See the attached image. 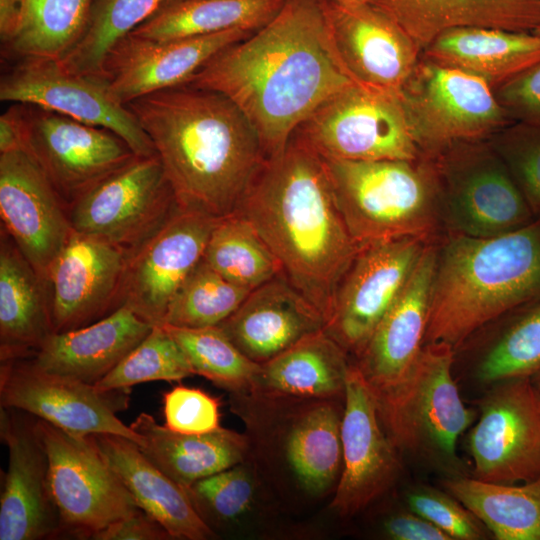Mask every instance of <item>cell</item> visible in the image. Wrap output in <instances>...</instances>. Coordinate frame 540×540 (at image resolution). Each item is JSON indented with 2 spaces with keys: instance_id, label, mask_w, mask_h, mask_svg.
I'll use <instances>...</instances> for the list:
<instances>
[{
  "instance_id": "obj_10",
  "label": "cell",
  "mask_w": 540,
  "mask_h": 540,
  "mask_svg": "<svg viewBox=\"0 0 540 540\" xmlns=\"http://www.w3.org/2000/svg\"><path fill=\"white\" fill-rule=\"evenodd\" d=\"M23 150L67 208L137 157L114 132L45 108L14 103Z\"/></svg>"
},
{
  "instance_id": "obj_3",
  "label": "cell",
  "mask_w": 540,
  "mask_h": 540,
  "mask_svg": "<svg viewBox=\"0 0 540 540\" xmlns=\"http://www.w3.org/2000/svg\"><path fill=\"white\" fill-rule=\"evenodd\" d=\"M126 107L151 139L179 208L217 219L237 211L265 155L230 99L183 84Z\"/></svg>"
},
{
  "instance_id": "obj_8",
  "label": "cell",
  "mask_w": 540,
  "mask_h": 540,
  "mask_svg": "<svg viewBox=\"0 0 540 540\" xmlns=\"http://www.w3.org/2000/svg\"><path fill=\"white\" fill-rule=\"evenodd\" d=\"M433 157L445 233L493 237L538 219L487 140L456 143Z\"/></svg>"
},
{
  "instance_id": "obj_22",
  "label": "cell",
  "mask_w": 540,
  "mask_h": 540,
  "mask_svg": "<svg viewBox=\"0 0 540 540\" xmlns=\"http://www.w3.org/2000/svg\"><path fill=\"white\" fill-rule=\"evenodd\" d=\"M1 227L47 282L73 229L68 210L24 150L0 154Z\"/></svg>"
},
{
  "instance_id": "obj_19",
  "label": "cell",
  "mask_w": 540,
  "mask_h": 540,
  "mask_svg": "<svg viewBox=\"0 0 540 540\" xmlns=\"http://www.w3.org/2000/svg\"><path fill=\"white\" fill-rule=\"evenodd\" d=\"M37 417L0 409V436L9 462L0 497V540H43L62 536L49 483V459Z\"/></svg>"
},
{
  "instance_id": "obj_43",
  "label": "cell",
  "mask_w": 540,
  "mask_h": 540,
  "mask_svg": "<svg viewBox=\"0 0 540 540\" xmlns=\"http://www.w3.org/2000/svg\"><path fill=\"white\" fill-rule=\"evenodd\" d=\"M203 520L210 526L244 516L253 506L256 482L244 462L202 478L184 488Z\"/></svg>"
},
{
  "instance_id": "obj_24",
  "label": "cell",
  "mask_w": 540,
  "mask_h": 540,
  "mask_svg": "<svg viewBox=\"0 0 540 540\" xmlns=\"http://www.w3.org/2000/svg\"><path fill=\"white\" fill-rule=\"evenodd\" d=\"M438 241L425 247L400 295L354 356L353 362L375 396L397 386L424 347Z\"/></svg>"
},
{
  "instance_id": "obj_21",
  "label": "cell",
  "mask_w": 540,
  "mask_h": 540,
  "mask_svg": "<svg viewBox=\"0 0 540 540\" xmlns=\"http://www.w3.org/2000/svg\"><path fill=\"white\" fill-rule=\"evenodd\" d=\"M334 53L355 83L398 93L414 72L421 49L403 28L370 2L347 8L326 1Z\"/></svg>"
},
{
  "instance_id": "obj_13",
  "label": "cell",
  "mask_w": 540,
  "mask_h": 540,
  "mask_svg": "<svg viewBox=\"0 0 540 540\" xmlns=\"http://www.w3.org/2000/svg\"><path fill=\"white\" fill-rule=\"evenodd\" d=\"M1 101L36 105L120 136L139 157L156 155L154 145L101 75L66 69L59 59L22 57L0 81Z\"/></svg>"
},
{
  "instance_id": "obj_6",
  "label": "cell",
  "mask_w": 540,
  "mask_h": 540,
  "mask_svg": "<svg viewBox=\"0 0 540 540\" xmlns=\"http://www.w3.org/2000/svg\"><path fill=\"white\" fill-rule=\"evenodd\" d=\"M454 360L449 345L425 344L409 374L391 390L374 395L383 426L400 453L445 477L469 475L457 442L478 416L459 394Z\"/></svg>"
},
{
  "instance_id": "obj_20",
  "label": "cell",
  "mask_w": 540,
  "mask_h": 540,
  "mask_svg": "<svg viewBox=\"0 0 540 540\" xmlns=\"http://www.w3.org/2000/svg\"><path fill=\"white\" fill-rule=\"evenodd\" d=\"M128 258L121 247L73 231L47 277L53 333L85 327L121 307Z\"/></svg>"
},
{
  "instance_id": "obj_9",
  "label": "cell",
  "mask_w": 540,
  "mask_h": 540,
  "mask_svg": "<svg viewBox=\"0 0 540 540\" xmlns=\"http://www.w3.org/2000/svg\"><path fill=\"white\" fill-rule=\"evenodd\" d=\"M325 159L417 160L401 95L352 84L327 99L296 130Z\"/></svg>"
},
{
  "instance_id": "obj_5",
  "label": "cell",
  "mask_w": 540,
  "mask_h": 540,
  "mask_svg": "<svg viewBox=\"0 0 540 540\" xmlns=\"http://www.w3.org/2000/svg\"><path fill=\"white\" fill-rule=\"evenodd\" d=\"M339 210L359 243L445 233L434 157L417 160L325 159Z\"/></svg>"
},
{
  "instance_id": "obj_46",
  "label": "cell",
  "mask_w": 540,
  "mask_h": 540,
  "mask_svg": "<svg viewBox=\"0 0 540 540\" xmlns=\"http://www.w3.org/2000/svg\"><path fill=\"white\" fill-rule=\"evenodd\" d=\"M219 398L193 387L177 385L163 393L164 426L184 434H202L220 428Z\"/></svg>"
},
{
  "instance_id": "obj_33",
  "label": "cell",
  "mask_w": 540,
  "mask_h": 540,
  "mask_svg": "<svg viewBox=\"0 0 540 540\" xmlns=\"http://www.w3.org/2000/svg\"><path fill=\"white\" fill-rule=\"evenodd\" d=\"M422 55L484 79L492 89L540 61V34L496 28L450 29Z\"/></svg>"
},
{
  "instance_id": "obj_30",
  "label": "cell",
  "mask_w": 540,
  "mask_h": 540,
  "mask_svg": "<svg viewBox=\"0 0 540 540\" xmlns=\"http://www.w3.org/2000/svg\"><path fill=\"white\" fill-rule=\"evenodd\" d=\"M53 334L47 282L0 230V361L31 357Z\"/></svg>"
},
{
  "instance_id": "obj_52",
  "label": "cell",
  "mask_w": 540,
  "mask_h": 540,
  "mask_svg": "<svg viewBox=\"0 0 540 540\" xmlns=\"http://www.w3.org/2000/svg\"><path fill=\"white\" fill-rule=\"evenodd\" d=\"M337 5L353 8L368 3L370 0H331Z\"/></svg>"
},
{
  "instance_id": "obj_44",
  "label": "cell",
  "mask_w": 540,
  "mask_h": 540,
  "mask_svg": "<svg viewBox=\"0 0 540 540\" xmlns=\"http://www.w3.org/2000/svg\"><path fill=\"white\" fill-rule=\"evenodd\" d=\"M536 218H540V126L512 122L489 139Z\"/></svg>"
},
{
  "instance_id": "obj_51",
  "label": "cell",
  "mask_w": 540,
  "mask_h": 540,
  "mask_svg": "<svg viewBox=\"0 0 540 540\" xmlns=\"http://www.w3.org/2000/svg\"><path fill=\"white\" fill-rule=\"evenodd\" d=\"M21 18V0H0V38L8 46L15 37Z\"/></svg>"
},
{
  "instance_id": "obj_53",
  "label": "cell",
  "mask_w": 540,
  "mask_h": 540,
  "mask_svg": "<svg viewBox=\"0 0 540 540\" xmlns=\"http://www.w3.org/2000/svg\"><path fill=\"white\" fill-rule=\"evenodd\" d=\"M534 385L540 390V369L531 377Z\"/></svg>"
},
{
  "instance_id": "obj_11",
  "label": "cell",
  "mask_w": 540,
  "mask_h": 540,
  "mask_svg": "<svg viewBox=\"0 0 540 540\" xmlns=\"http://www.w3.org/2000/svg\"><path fill=\"white\" fill-rule=\"evenodd\" d=\"M36 426L48 454L62 536L91 539L140 509L90 435H72L39 418Z\"/></svg>"
},
{
  "instance_id": "obj_27",
  "label": "cell",
  "mask_w": 540,
  "mask_h": 540,
  "mask_svg": "<svg viewBox=\"0 0 540 540\" xmlns=\"http://www.w3.org/2000/svg\"><path fill=\"white\" fill-rule=\"evenodd\" d=\"M90 436L137 506L173 539L207 540L215 536L186 490L156 466L137 443L113 434Z\"/></svg>"
},
{
  "instance_id": "obj_29",
  "label": "cell",
  "mask_w": 540,
  "mask_h": 540,
  "mask_svg": "<svg viewBox=\"0 0 540 540\" xmlns=\"http://www.w3.org/2000/svg\"><path fill=\"white\" fill-rule=\"evenodd\" d=\"M343 398L298 399L282 434V453L296 483L311 496L335 491L342 471Z\"/></svg>"
},
{
  "instance_id": "obj_42",
  "label": "cell",
  "mask_w": 540,
  "mask_h": 540,
  "mask_svg": "<svg viewBox=\"0 0 540 540\" xmlns=\"http://www.w3.org/2000/svg\"><path fill=\"white\" fill-rule=\"evenodd\" d=\"M195 375L184 352L162 325H154L95 388L129 390L149 381H181Z\"/></svg>"
},
{
  "instance_id": "obj_18",
  "label": "cell",
  "mask_w": 540,
  "mask_h": 540,
  "mask_svg": "<svg viewBox=\"0 0 540 540\" xmlns=\"http://www.w3.org/2000/svg\"><path fill=\"white\" fill-rule=\"evenodd\" d=\"M219 220L178 207L160 229L129 254L123 305L153 326L162 325L171 300L203 259Z\"/></svg>"
},
{
  "instance_id": "obj_41",
  "label": "cell",
  "mask_w": 540,
  "mask_h": 540,
  "mask_svg": "<svg viewBox=\"0 0 540 540\" xmlns=\"http://www.w3.org/2000/svg\"><path fill=\"white\" fill-rule=\"evenodd\" d=\"M249 292L225 279L202 259L171 300L162 325L218 326L235 312Z\"/></svg>"
},
{
  "instance_id": "obj_39",
  "label": "cell",
  "mask_w": 540,
  "mask_h": 540,
  "mask_svg": "<svg viewBox=\"0 0 540 540\" xmlns=\"http://www.w3.org/2000/svg\"><path fill=\"white\" fill-rule=\"evenodd\" d=\"M162 326L180 346L195 375L235 395L250 392L260 364L243 354L220 326Z\"/></svg>"
},
{
  "instance_id": "obj_34",
  "label": "cell",
  "mask_w": 540,
  "mask_h": 540,
  "mask_svg": "<svg viewBox=\"0 0 540 540\" xmlns=\"http://www.w3.org/2000/svg\"><path fill=\"white\" fill-rule=\"evenodd\" d=\"M286 0H172L131 33L157 40L240 29L256 32L280 12Z\"/></svg>"
},
{
  "instance_id": "obj_31",
  "label": "cell",
  "mask_w": 540,
  "mask_h": 540,
  "mask_svg": "<svg viewBox=\"0 0 540 540\" xmlns=\"http://www.w3.org/2000/svg\"><path fill=\"white\" fill-rule=\"evenodd\" d=\"M349 354L324 329L260 364L250 392L258 398H343Z\"/></svg>"
},
{
  "instance_id": "obj_54",
  "label": "cell",
  "mask_w": 540,
  "mask_h": 540,
  "mask_svg": "<svg viewBox=\"0 0 540 540\" xmlns=\"http://www.w3.org/2000/svg\"><path fill=\"white\" fill-rule=\"evenodd\" d=\"M534 33L540 34V27L537 28V29L534 31Z\"/></svg>"
},
{
  "instance_id": "obj_32",
  "label": "cell",
  "mask_w": 540,
  "mask_h": 540,
  "mask_svg": "<svg viewBox=\"0 0 540 540\" xmlns=\"http://www.w3.org/2000/svg\"><path fill=\"white\" fill-rule=\"evenodd\" d=\"M130 427L143 437L142 452L183 488L244 462L249 450L247 436L223 427L202 434L178 433L145 412Z\"/></svg>"
},
{
  "instance_id": "obj_4",
  "label": "cell",
  "mask_w": 540,
  "mask_h": 540,
  "mask_svg": "<svg viewBox=\"0 0 540 540\" xmlns=\"http://www.w3.org/2000/svg\"><path fill=\"white\" fill-rule=\"evenodd\" d=\"M540 300V218L493 237L444 233L438 241L424 345L455 351L474 333Z\"/></svg>"
},
{
  "instance_id": "obj_16",
  "label": "cell",
  "mask_w": 540,
  "mask_h": 540,
  "mask_svg": "<svg viewBox=\"0 0 540 540\" xmlns=\"http://www.w3.org/2000/svg\"><path fill=\"white\" fill-rule=\"evenodd\" d=\"M429 243L401 237L361 245L338 283L324 328L349 355L363 349Z\"/></svg>"
},
{
  "instance_id": "obj_2",
  "label": "cell",
  "mask_w": 540,
  "mask_h": 540,
  "mask_svg": "<svg viewBox=\"0 0 540 540\" xmlns=\"http://www.w3.org/2000/svg\"><path fill=\"white\" fill-rule=\"evenodd\" d=\"M236 212L326 325L338 283L362 244L346 226L324 158L294 133L281 152L264 158Z\"/></svg>"
},
{
  "instance_id": "obj_49",
  "label": "cell",
  "mask_w": 540,
  "mask_h": 540,
  "mask_svg": "<svg viewBox=\"0 0 540 540\" xmlns=\"http://www.w3.org/2000/svg\"><path fill=\"white\" fill-rule=\"evenodd\" d=\"M385 534L393 540H451L450 537L414 511H398L383 522Z\"/></svg>"
},
{
  "instance_id": "obj_14",
  "label": "cell",
  "mask_w": 540,
  "mask_h": 540,
  "mask_svg": "<svg viewBox=\"0 0 540 540\" xmlns=\"http://www.w3.org/2000/svg\"><path fill=\"white\" fill-rule=\"evenodd\" d=\"M178 208L158 155L137 157L68 210L73 231L132 253Z\"/></svg>"
},
{
  "instance_id": "obj_38",
  "label": "cell",
  "mask_w": 540,
  "mask_h": 540,
  "mask_svg": "<svg viewBox=\"0 0 540 540\" xmlns=\"http://www.w3.org/2000/svg\"><path fill=\"white\" fill-rule=\"evenodd\" d=\"M172 0H91L85 31L60 60L68 70L100 75L108 51Z\"/></svg>"
},
{
  "instance_id": "obj_50",
  "label": "cell",
  "mask_w": 540,
  "mask_h": 540,
  "mask_svg": "<svg viewBox=\"0 0 540 540\" xmlns=\"http://www.w3.org/2000/svg\"><path fill=\"white\" fill-rule=\"evenodd\" d=\"M23 150L20 122L14 103L0 117V154Z\"/></svg>"
},
{
  "instance_id": "obj_35",
  "label": "cell",
  "mask_w": 540,
  "mask_h": 540,
  "mask_svg": "<svg viewBox=\"0 0 540 540\" xmlns=\"http://www.w3.org/2000/svg\"><path fill=\"white\" fill-rule=\"evenodd\" d=\"M443 488L472 511L496 540H540V479L503 484L471 475L445 477Z\"/></svg>"
},
{
  "instance_id": "obj_26",
  "label": "cell",
  "mask_w": 540,
  "mask_h": 540,
  "mask_svg": "<svg viewBox=\"0 0 540 540\" xmlns=\"http://www.w3.org/2000/svg\"><path fill=\"white\" fill-rule=\"evenodd\" d=\"M152 327L124 304L90 325L51 334L30 358L47 372L94 386Z\"/></svg>"
},
{
  "instance_id": "obj_37",
  "label": "cell",
  "mask_w": 540,
  "mask_h": 540,
  "mask_svg": "<svg viewBox=\"0 0 540 540\" xmlns=\"http://www.w3.org/2000/svg\"><path fill=\"white\" fill-rule=\"evenodd\" d=\"M203 259L225 279L249 291L282 274L273 252L238 212L217 222Z\"/></svg>"
},
{
  "instance_id": "obj_12",
  "label": "cell",
  "mask_w": 540,
  "mask_h": 540,
  "mask_svg": "<svg viewBox=\"0 0 540 540\" xmlns=\"http://www.w3.org/2000/svg\"><path fill=\"white\" fill-rule=\"evenodd\" d=\"M477 406L467 435L471 476L503 484L540 479V390L531 377L489 385Z\"/></svg>"
},
{
  "instance_id": "obj_25",
  "label": "cell",
  "mask_w": 540,
  "mask_h": 540,
  "mask_svg": "<svg viewBox=\"0 0 540 540\" xmlns=\"http://www.w3.org/2000/svg\"><path fill=\"white\" fill-rule=\"evenodd\" d=\"M218 326L243 354L262 364L324 329L325 319L280 274L250 291L235 312Z\"/></svg>"
},
{
  "instance_id": "obj_36",
  "label": "cell",
  "mask_w": 540,
  "mask_h": 540,
  "mask_svg": "<svg viewBox=\"0 0 540 540\" xmlns=\"http://www.w3.org/2000/svg\"><path fill=\"white\" fill-rule=\"evenodd\" d=\"M91 0H21L17 33L5 50L11 56L63 58L82 37Z\"/></svg>"
},
{
  "instance_id": "obj_15",
  "label": "cell",
  "mask_w": 540,
  "mask_h": 540,
  "mask_svg": "<svg viewBox=\"0 0 540 540\" xmlns=\"http://www.w3.org/2000/svg\"><path fill=\"white\" fill-rule=\"evenodd\" d=\"M0 362L1 406L23 410L72 435L113 434L144 444L117 416L127 408L129 390L100 391L47 372L30 357Z\"/></svg>"
},
{
  "instance_id": "obj_28",
  "label": "cell",
  "mask_w": 540,
  "mask_h": 540,
  "mask_svg": "<svg viewBox=\"0 0 540 540\" xmlns=\"http://www.w3.org/2000/svg\"><path fill=\"white\" fill-rule=\"evenodd\" d=\"M423 50L443 32L464 27L534 32L540 0H370Z\"/></svg>"
},
{
  "instance_id": "obj_40",
  "label": "cell",
  "mask_w": 540,
  "mask_h": 540,
  "mask_svg": "<svg viewBox=\"0 0 540 540\" xmlns=\"http://www.w3.org/2000/svg\"><path fill=\"white\" fill-rule=\"evenodd\" d=\"M505 317L474 369L476 379L483 384L532 377L540 369V300Z\"/></svg>"
},
{
  "instance_id": "obj_23",
  "label": "cell",
  "mask_w": 540,
  "mask_h": 540,
  "mask_svg": "<svg viewBox=\"0 0 540 540\" xmlns=\"http://www.w3.org/2000/svg\"><path fill=\"white\" fill-rule=\"evenodd\" d=\"M253 33L234 29L171 40L129 33L108 51L100 75L126 105L142 96L186 84L217 53Z\"/></svg>"
},
{
  "instance_id": "obj_1",
  "label": "cell",
  "mask_w": 540,
  "mask_h": 540,
  "mask_svg": "<svg viewBox=\"0 0 540 540\" xmlns=\"http://www.w3.org/2000/svg\"><path fill=\"white\" fill-rule=\"evenodd\" d=\"M327 0H286L276 17L212 57L186 84L230 99L265 157L281 152L327 99L355 84L331 45Z\"/></svg>"
},
{
  "instance_id": "obj_17",
  "label": "cell",
  "mask_w": 540,
  "mask_h": 540,
  "mask_svg": "<svg viewBox=\"0 0 540 540\" xmlns=\"http://www.w3.org/2000/svg\"><path fill=\"white\" fill-rule=\"evenodd\" d=\"M341 442L342 471L331 506L341 516H351L393 488L403 471L376 398L353 361L346 378Z\"/></svg>"
},
{
  "instance_id": "obj_48",
  "label": "cell",
  "mask_w": 540,
  "mask_h": 540,
  "mask_svg": "<svg viewBox=\"0 0 540 540\" xmlns=\"http://www.w3.org/2000/svg\"><path fill=\"white\" fill-rule=\"evenodd\" d=\"M93 540H168L169 532L155 519L139 509L96 532Z\"/></svg>"
},
{
  "instance_id": "obj_45",
  "label": "cell",
  "mask_w": 540,
  "mask_h": 540,
  "mask_svg": "<svg viewBox=\"0 0 540 540\" xmlns=\"http://www.w3.org/2000/svg\"><path fill=\"white\" fill-rule=\"evenodd\" d=\"M407 507L427 519L451 540L493 538L484 523L445 489L419 485L406 493Z\"/></svg>"
},
{
  "instance_id": "obj_7",
  "label": "cell",
  "mask_w": 540,
  "mask_h": 540,
  "mask_svg": "<svg viewBox=\"0 0 540 540\" xmlns=\"http://www.w3.org/2000/svg\"><path fill=\"white\" fill-rule=\"evenodd\" d=\"M400 95L425 156L456 143L487 140L513 122L484 79L423 55Z\"/></svg>"
},
{
  "instance_id": "obj_47",
  "label": "cell",
  "mask_w": 540,
  "mask_h": 540,
  "mask_svg": "<svg viewBox=\"0 0 540 540\" xmlns=\"http://www.w3.org/2000/svg\"><path fill=\"white\" fill-rule=\"evenodd\" d=\"M513 122L540 126V61L493 88Z\"/></svg>"
}]
</instances>
